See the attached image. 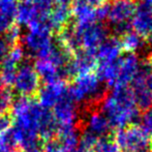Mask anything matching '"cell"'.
<instances>
[{"mask_svg":"<svg viewBox=\"0 0 152 152\" xmlns=\"http://www.w3.org/2000/svg\"><path fill=\"white\" fill-rule=\"evenodd\" d=\"M10 50V46L6 42L3 36L0 35V61L7 55V53Z\"/></svg>","mask_w":152,"mask_h":152,"instance_id":"31","label":"cell"},{"mask_svg":"<svg viewBox=\"0 0 152 152\" xmlns=\"http://www.w3.org/2000/svg\"><path fill=\"white\" fill-rule=\"evenodd\" d=\"M142 3H145V4H149V5H152V0H141Z\"/></svg>","mask_w":152,"mask_h":152,"instance_id":"36","label":"cell"},{"mask_svg":"<svg viewBox=\"0 0 152 152\" xmlns=\"http://www.w3.org/2000/svg\"><path fill=\"white\" fill-rule=\"evenodd\" d=\"M72 152H94V150H93V149L83 148V147H81V146H79V145H78V147H77V148L75 149Z\"/></svg>","mask_w":152,"mask_h":152,"instance_id":"34","label":"cell"},{"mask_svg":"<svg viewBox=\"0 0 152 152\" xmlns=\"http://www.w3.org/2000/svg\"><path fill=\"white\" fill-rule=\"evenodd\" d=\"M22 40L25 49L37 59L47 58L55 44L52 38V31L49 29L47 21L29 26L28 31L23 36Z\"/></svg>","mask_w":152,"mask_h":152,"instance_id":"3","label":"cell"},{"mask_svg":"<svg viewBox=\"0 0 152 152\" xmlns=\"http://www.w3.org/2000/svg\"><path fill=\"white\" fill-rule=\"evenodd\" d=\"M150 62H151V64H152V58H151V61Z\"/></svg>","mask_w":152,"mask_h":152,"instance_id":"39","label":"cell"},{"mask_svg":"<svg viewBox=\"0 0 152 152\" xmlns=\"http://www.w3.org/2000/svg\"><path fill=\"white\" fill-rule=\"evenodd\" d=\"M78 33L81 50L96 55L98 47L108 38V30L102 23H93L88 26L78 27L75 25Z\"/></svg>","mask_w":152,"mask_h":152,"instance_id":"6","label":"cell"},{"mask_svg":"<svg viewBox=\"0 0 152 152\" xmlns=\"http://www.w3.org/2000/svg\"><path fill=\"white\" fill-rule=\"evenodd\" d=\"M42 152H65L56 138L44 143Z\"/></svg>","mask_w":152,"mask_h":152,"instance_id":"27","label":"cell"},{"mask_svg":"<svg viewBox=\"0 0 152 152\" xmlns=\"http://www.w3.org/2000/svg\"><path fill=\"white\" fill-rule=\"evenodd\" d=\"M51 111L58 127L74 126L77 124L79 115L78 108L77 104L70 97L68 89L65 95L55 104V107Z\"/></svg>","mask_w":152,"mask_h":152,"instance_id":"7","label":"cell"},{"mask_svg":"<svg viewBox=\"0 0 152 152\" xmlns=\"http://www.w3.org/2000/svg\"><path fill=\"white\" fill-rule=\"evenodd\" d=\"M109 10H110V3H109L108 1L100 4V5H98L97 7H95L96 22L100 23V22H102V21L106 20V19H108Z\"/></svg>","mask_w":152,"mask_h":152,"instance_id":"26","label":"cell"},{"mask_svg":"<svg viewBox=\"0 0 152 152\" xmlns=\"http://www.w3.org/2000/svg\"><path fill=\"white\" fill-rule=\"evenodd\" d=\"M57 2V4H69L70 0H54Z\"/></svg>","mask_w":152,"mask_h":152,"instance_id":"35","label":"cell"},{"mask_svg":"<svg viewBox=\"0 0 152 152\" xmlns=\"http://www.w3.org/2000/svg\"><path fill=\"white\" fill-rule=\"evenodd\" d=\"M123 49L121 42L117 36L108 37L96 51V60L98 63L102 62H112L119 59L122 56Z\"/></svg>","mask_w":152,"mask_h":152,"instance_id":"13","label":"cell"},{"mask_svg":"<svg viewBox=\"0 0 152 152\" xmlns=\"http://www.w3.org/2000/svg\"><path fill=\"white\" fill-rule=\"evenodd\" d=\"M72 16L75 19V25L78 27L88 26L96 22L95 7L86 5V4L74 3L72 8Z\"/></svg>","mask_w":152,"mask_h":152,"instance_id":"18","label":"cell"},{"mask_svg":"<svg viewBox=\"0 0 152 152\" xmlns=\"http://www.w3.org/2000/svg\"><path fill=\"white\" fill-rule=\"evenodd\" d=\"M139 126L152 138V108L144 111L139 118Z\"/></svg>","mask_w":152,"mask_h":152,"instance_id":"23","label":"cell"},{"mask_svg":"<svg viewBox=\"0 0 152 152\" xmlns=\"http://www.w3.org/2000/svg\"><path fill=\"white\" fill-rule=\"evenodd\" d=\"M99 111L108 119L112 129L115 130L138 123L141 115L129 87L113 88L102 98Z\"/></svg>","mask_w":152,"mask_h":152,"instance_id":"1","label":"cell"},{"mask_svg":"<svg viewBox=\"0 0 152 152\" xmlns=\"http://www.w3.org/2000/svg\"><path fill=\"white\" fill-rule=\"evenodd\" d=\"M21 29L18 26H12L3 34V37L10 47H14L21 38Z\"/></svg>","mask_w":152,"mask_h":152,"instance_id":"24","label":"cell"},{"mask_svg":"<svg viewBox=\"0 0 152 152\" xmlns=\"http://www.w3.org/2000/svg\"><path fill=\"white\" fill-rule=\"evenodd\" d=\"M12 99H14L12 91L10 88H5L0 82V115L10 113Z\"/></svg>","mask_w":152,"mask_h":152,"instance_id":"22","label":"cell"},{"mask_svg":"<svg viewBox=\"0 0 152 152\" xmlns=\"http://www.w3.org/2000/svg\"><path fill=\"white\" fill-rule=\"evenodd\" d=\"M12 120L10 114L0 115V137L4 134L10 127H12Z\"/></svg>","mask_w":152,"mask_h":152,"instance_id":"30","label":"cell"},{"mask_svg":"<svg viewBox=\"0 0 152 152\" xmlns=\"http://www.w3.org/2000/svg\"><path fill=\"white\" fill-rule=\"evenodd\" d=\"M86 127L85 130L91 132L96 138H102L104 136H110L112 132L110 123L100 111H93L89 113L86 117Z\"/></svg>","mask_w":152,"mask_h":152,"instance_id":"14","label":"cell"},{"mask_svg":"<svg viewBox=\"0 0 152 152\" xmlns=\"http://www.w3.org/2000/svg\"><path fill=\"white\" fill-rule=\"evenodd\" d=\"M0 152H17L8 130L0 137Z\"/></svg>","mask_w":152,"mask_h":152,"instance_id":"25","label":"cell"},{"mask_svg":"<svg viewBox=\"0 0 152 152\" xmlns=\"http://www.w3.org/2000/svg\"><path fill=\"white\" fill-rule=\"evenodd\" d=\"M34 68L39 77L40 82H44L45 85L63 82L61 79L60 69L46 59H37L34 64Z\"/></svg>","mask_w":152,"mask_h":152,"instance_id":"16","label":"cell"},{"mask_svg":"<svg viewBox=\"0 0 152 152\" xmlns=\"http://www.w3.org/2000/svg\"><path fill=\"white\" fill-rule=\"evenodd\" d=\"M112 30L116 35H121L123 36L124 34L128 33L129 31H132V26H130V22H124V23H119V24L112 25Z\"/></svg>","mask_w":152,"mask_h":152,"instance_id":"29","label":"cell"},{"mask_svg":"<svg viewBox=\"0 0 152 152\" xmlns=\"http://www.w3.org/2000/svg\"><path fill=\"white\" fill-rule=\"evenodd\" d=\"M80 134L81 132L78 130L77 125L64 126V127H58L55 138L60 143L64 151L72 152L79 145Z\"/></svg>","mask_w":152,"mask_h":152,"instance_id":"17","label":"cell"},{"mask_svg":"<svg viewBox=\"0 0 152 152\" xmlns=\"http://www.w3.org/2000/svg\"><path fill=\"white\" fill-rule=\"evenodd\" d=\"M145 84H146L147 88L152 92V67L147 72L146 76H145Z\"/></svg>","mask_w":152,"mask_h":152,"instance_id":"33","label":"cell"},{"mask_svg":"<svg viewBox=\"0 0 152 152\" xmlns=\"http://www.w3.org/2000/svg\"><path fill=\"white\" fill-rule=\"evenodd\" d=\"M141 64H142V62H141L140 58L134 53H126L125 55H122L120 57L119 75L114 88H116V87H128V85L132 82L134 77L138 74Z\"/></svg>","mask_w":152,"mask_h":152,"instance_id":"10","label":"cell"},{"mask_svg":"<svg viewBox=\"0 0 152 152\" xmlns=\"http://www.w3.org/2000/svg\"><path fill=\"white\" fill-rule=\"evenodd\" d=\"M149 39H151V40H152V33H151V35H150V37H149Z\"/></svg>","mask_w":152,"mask_h":152,"instance_id":"37","label":"cell"},{"mask_svg":"<svg viewBox=\"0 0 152 152\" xmlns=\"http://www.w3.org/2000/svg\"><path fill=\"white\" fill-rule=\"evenodd\" d=\"M97 63L98 62L94 54L86 52L84 50H79L78 52L74 53L66 67H67L70 79H75L80 75L94 72V70L97 67Z\"/></svg>","mask_w":152,"mask_h":152,"instance_id":"8","label":"cell"},{"mask_svg":"<svg viewBox=\"0 0 152 152\" xmlns=\"http://www.w3.org/2000/svg\"><path fill=\"white\" fill-rule=\"evenodd\" d=\"M20 64L6 55L0 62V82L5 88H10L14 84L17 70Z\"/></svg>","mask_w":152,"mask_h":152,"instance_id":"19","label":"cell"},{"mask_svg":"<svg viewBox=\"0 0 152 152\" xmlns=\"http://www.w3.org/2000/svg\"><path fill=\"white\" fill-rule=\"evenodd\" d=\"M72 8L68 4H57L53 6L47 18V25L51 31H61L69 22Z\"/></svg>","mask_w":152,"mask_h":152,"instance_id":"15","label":"cell"},{"mask_svg":"<svg viewBox=\"0 0 152 152\" xmlns=\"http://www.w3.org/2000/svg\"><path fill=\"white\" fill-rule=\"evenodd\" d=\"M17 152H18V151H17Z\"/></svg>","mask_w":152,"mask_h":152,"instance_id":"40","label":"cell"},{"mask_svg":"<svg viewBox=\"0 0 152 152\" xmlns=\"http://www.w3.org/2000/svg\"><path fill=\"white\" fill-rule=\"evenodd\" d=\"M132 30L143 38H149L152 33V5L137 4L134 16L130 20Z\"/></svg>","mask_w":152,"mask_h":152,"instance_id":"9","label":"cell"},{"mask_svg":"<svg viewBox=\"0 0 152 152\" xmlns=\"http://www.w3.org/2000/svg\"><path fill=\"white\" fill-rule=\"evenodd\" d=\"M107 2V0H74V3L78 4H86V5L92 6V7H97L98 5Z\"/></svg>","mask_w":152,"mask_h":152,"instance_id":"32","label":"cell"},{"mask_svg":"<svg viewBox=\"0 0 152 152\" xmlns=\"http://www.w3.org/2000/svg\"><path fill=\"white\" fill-rule=\"evenodd\" d=\"M114 140L122 152H152V138L138 124L116 130Z\"/></svg>","mask_w":152,"mask_h":152,"instance_id":"4","label":"cell"},{"mask_svg":"<svg viewBox=\"0 0 152 152\" xmlns=\"http://www.w3.org/2000/svg\"><path fill=\"white\" fill-rule=\"evenodd\" d=\"M12 88L17 96L35 97L40 88V80L33 64L22 62L19 65Z\"/></svg>","mask_w":152,"mask_h":152,"instance_id":"5","label":"cell"},{"mask_svg":"<svg viewBox=\"0 0 152 152\" xmlns=\"http://www.w3.org/2000/svg\"><path fill=\"white\" fill-rule=\"evenodd\" d=\"M93 150L94 152H121L112 134L98 138Z\"/></svg>","mask_w":152,"mask_h":152,"instance_id":"21","label":"cell"},{"mask_svg":"<svg viewBox=\"0 0 152 152\" xmlns=\"http://www.w3.org/2000/svg\"><path fill=\"white\" fill-rule=\"evenodd\" d=\"M14 18L0 12V34H4L10 27L14 26Z\"/></svg>","mask_w":152,"mask_h":152,"instance_id":"28","label":"cell"},{"mask_svg":"<svg viewBox=\"0 0 152 152\" xmlns=\"http://www.w3.org/2000/svg\"><path fill=\"white\" fill-rule=\"evenodd\" d=\"M28 1H32V2H34V1H36V0H28Z\"/></svg>","mask_w":152,"mask_h":152,"instance_id":"38","label":"cell"},{"mask_svg":"<svg viewBox=\"0 0 152 152\" xmlns=\"http://www.w3.org/2000/svg\"><path fill=\"white\" fill-rule=\"evenodd\" d=\"M67 89L68 86L65 84V82L44 85L39 88L35 98L42 107L52 110L55 104L66 94Z\"/></svg>","mask_w":152,"mask_h":152,"instance_id":"11","label":"cell"},{"mask_svg":"<svg viewBox=\"0 0 152 152\" xmlns=\"http://www.w3.org/2000/svg\"><path fill=\"white\" fill-rule=\"evenodd\" d=\"M120 42L122 49L126 53H134L136 54L138 51L143 50L145 47L144 38L141 37L139 34H137L132 30L124 34Z\"/></svg>","mask_w":152,"mask_h":152,"instance_id":"20","label":"cell"},{"mask_svg":"<svg viewBox=\"0 0 152 152\" xmlns=\"http://www.w3.org/2000/svg\"><path fill=\"white\" fill-rule=\"evenodd\" d=\"M68 92L77 104L83 102H98L106 95L104 85L95 72L77 76L74 82L68 86Z\"/></svg>","mask_w":152,"mask_h":152,"instance_id":"2","label":"cell"},{"mask_svg":"<svg viewBox=\"0 0 152 152\" xmlns=\"http://www.w3.org/2000/svg\"><path fill=\"white\" fill-rule=\"evenodd\" d=\"M110 3L108 20L111 26L124 22H130L136 10V0H112Z\"/></svg>","mask_w":152,"mask_h":152,"instance_id":"12","label":"cell"}]
</instances>
